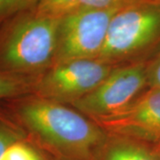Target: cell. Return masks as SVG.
<instances>
[{
    "label": "cell",
    "instance_id": "obj_1",
    "mask_svg": "<svg viewBox=\"0 0 160 160\" xmlns=\"http://www.w3.org/2000/svg\"><path fill=\"white\" fill-rule=\"evenodd\" d=\"M6 109L28 140L54 158L95 160L109 134L74 108L36 94L9 100Z\"/></svg>",
    "mask_w": 160,
    "mask_h": 160
},
{
    "label": "cell",
    "instance_id": "obj_2",
    "mask_svg": "<svg viewBox=\"0 0 160 160\" xmlns=\"http://www.w3.org/2000/svg\"><path fill=\"white\" fill-rule=\"evenodd\" d=\"M60 18L36 7L0 25V69L38 79L54 62Z\"/></svg>",
    "mask_w": 160,
    "mask_h": 160
},
{
    "label": "cell",
    "instance_id": "obj_3",
    "mask_svg": "<svg viewBox=\"0 0 160 160\" xmlns=\"http://www.w3.org/2000/svg\"><path fill=\"white\" fill-rule=\"evenodd\" d=\"M160 48V2L139 0L116 12L97 59L113 66L142 61Z\"/></svg>",
    "mask_w": 160,
    "mask_h": 160
},
{
    "label": "cell",
    "instance_id": "obj_4",
    "mask_svg": "<svg viewBox=\"0 0 160 160\" xmlns=\"http://www.w3.org/2000/svg\"><path fill=\"white\" fill-rule=\"evenodd\" d=\"M120 9H75L60 18L53 64L97 59L102 50L111 20Z\"/></svg>",
    "mask_w": 160,
    "mask_h": 160
},
{
    "label": "cell",
    "instance_id": "obj_5",
    "mask_svg": "<svg viewBox=\"0 0 160 160\" xmlns=\"http://www.w3.org/2000/svg\"><path fill=\"white\" fill-rule=\"evenodd\" d=\"M148 60L116 66L99 86L69 106L93 119L117 113L148 88Z\"/></svg>",
    "mask_w": 160,
    "mask_h": 160
},
{
    "label": "cell",
    "instance_id": "obj_6",
    "mask_svg": "<svg viewBox=\"0 0 160 160\" xmlns=\"http://www.w3.org/2000/svg\"><path fill=\"white\" fill-rule=\"evenodd\" d=\"M115 67L99 59L52 64L37 79L32 94L70 105L93 91Z\"/></svg>",
    "mask_w": 160,
    "mask_h": 160
},
{
    "label": "cell",
    "instance_id": "obj_7",
    "mask_svg": "<svg viewBox=\"0 0 160 160\" xmlns=\"http://www.w3.org/2000/svg\"><path fill=\"white\" fill-rule=\"evenodd\" d=\"M92 120L108 134L160 144V88H147L126 108Z\"/></svg>",
    "mask_w": 160,
    "mask_h": 160
},
{
    "label": "cell",
    "instance_id": "obj_8",
    "mask_svg": "<svg viewBox=\"0 0 160 160\" xmlns=\"http://www.w3.org/2000/svg\"><path fill=\"white\" fill-rule=\"evenodd\" d=\"M95 160H160V144L109 134Z\"/></svg>",
    "mask_w": 160,
    "mask_h": 160
},
{
    "label": "cell",
    "instance_id": "obj_9",
    "mask_svg": "<svg viewBox=\"0 0 160 160\" xmlns=\"http://www.w3.org/2000/svg\"><path fill=\"white\" fill-rule=\"evenodd\" d=\"M37 79L10 74L0 69V101H9L34 92Z\"/></svg>",
    "mask_w": 160,
    "mask_h": 160
},
{
    "label": "cell",
    "instance_id": "obj_10",
    "mask_svg": "<svg viewBox=\"0 0 160 160\" xmlns=\"http://www.w3.org/2000/svg\"><path fill=\"white\" fill-rule=\"evenodd\" d=\"M28 139L6 109H0V158L13 143Z\"/></svg>",
    "mask_w": 160,
    "mask_h": 160
},
{
    "label": "cell",
    "instance_id": "obj_11",
    "mask_svg": "<svg viewBox=\"0 0 160 160\" xmlns=\"http://www.w3.org/2000/svg\"><path fill=\"white\" fill-rule=\"evenodd\" d=\"M40 149L28 139L11 145L1 156L0 160H38Z\"/></svg>",
    "mask_w": 160,
    "mask_h": 160
},
{
    "label": "cell",
    "instance_id": "obj_12",
    "mask_svg": "<svg viewBox=\"0 0 160 160\" xmlns=\"http://www.w3.org/2000/svg\"><path fill=\"white\" fill-rule=\"evenodd\" d=\"M78 0H38L37 8L52 17L61 18L75 10Z\"/></svg>",
    "mask_w": 160,
    "mask_h": 160
},
{
    "label": "cell",
    "instance_id": "obj_13",
    "mask_svg": "<svg viewBox=\"0 0 160 160\" xmlns=\"http://www.w3.org/2000/svg\"><path fill=\"white\" fill-rule=\"evenodd\" d=\"M38 0H0V25L25 11L34 9Z\"/></svg>",
    "mask_w": 160,
    "mask_h": 160
},
{
    "label": "cell",
    "instance_id": "obj_14",
    "mask_svg": "<svg viewBox=\"0 0 160 160\" xmlns=\"http://www.w3.org/2000/svg\"><path fill=\"white\" fill-rule=\"evenodd\" d=\"M139 0H78L76 9L109 10L122 8Z\"/></svg>",
    "mask_w": 160,
    "mask_h": 160
},
{
    "label": "cell",
    "instance_id": "obj_15",
    "mask_svg": "<svg viewBox=\"0 0 160 160\" xmlns=\"http://www.w3.org/2000/svg\"><path fill=\"white\" fill-rule=\"evenodd\" d=\"M148 88H160V48L148 60Z\"/></svg>",
    "mask_w": 160,
    "mask_h": 160
},
{
    "label": "cell",
    "instance_id": "obj_16",
    "mask_svg": "<svg viewBox=\"0 0 160 160\" xmlns=\"http://www.w3.org/2000/svg\"><path fill=\"white\" fill-rule=\"evenodd\" d=\"M38 160H52V159L51 158H46V156L43 154V152H42V149H40V153H39V156H38Z\"/></svg>",
    "mask_w": 160,
    "mask_h": 160
},
{
    "label": "cell",
    "instance_id": "obj_17",
    "mask_svg": "<svg viewBox=\"0 0 160 160\" xmlns=\"http://www.w3.org/2000/svg\"><path fill=\"white\" fill-rule=\"evenodd\" d=\"M52 160H66V159H62V158H53Z\"/></svg>",
    "mask_w": 160,
    "mask_h": 160
},
{
    "label": "cell",
    "instance_id": "obj_18",
    "mask_svg": "<svg viewBox=\"0 0 160 160\" xmlns=\"http://www.w3.org/2000/svg\"><path fill=\"white\" fill-rule=\"evenodd\" d=\"M153 1H158V2H160V0H153Z\"/></svg>",
    "mask_w": 160,
    "mask_h": 160
}]
</instances>
